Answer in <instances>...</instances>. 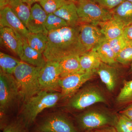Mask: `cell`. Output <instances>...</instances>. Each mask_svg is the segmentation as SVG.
Here are the masks:
<instances>
[{"label":"cell","instance_id":"obj_1","mask_svg":"<svg viewBox=\"0 0 132 132\" xmlns=\"http://www.w3.org/2000/svg\"><path fill=\"white\" fill-rule=\"evenodd\" d=\"M47 46L43 55L47 61H59L73 55L85 53L79 38V26L48 32Z\"/></svg>","mask_w":132,"mask_h":132},{"label":"cell","instance_id":"obj_2","mask_svg":"<svg viewBox=\"0 0 132 132\" xmlns=\"http://www.w3.org/2000/svg\"><path fill=\"white\" fill-rule=\"evenodd\" d=\"M62 98L61 92L41 90L24 103L21 118L28 127L43 111L55 106Z\"/></svg>","mask_w":132,"mask_h":132},{"label":"cell","instance_id":"obj_3","mask_svg":"<svg viewBox=\"0 0 132 132\" xmlns=\"http://www.w3.org/2000/svg\"><path fill=\"white\" fill-rule=\"evenodd\" d=\"M42 68L21 61L13 75L16 80L23 103L41 91L39 76Z\"/></svg>","mask_w":132,"mask_h":132},{"label":"cell","instance_id":"obj_4","mask_svg":"<svg viewBox=\"0 0 132 132\" xmlns=\"http://www.w3.org/2000/svg\"><path fill=\"white\" fill-rule=\"evenodd\" d=\"M21 95L18 84L13 75L0 71V111L1 115L10 111Z\"/></svg>","mask_w":132,"mask_h":132},{"label":"cell","instance_id":"obj_5","mask_svg":"<svg viewBox=\"0 0 132 132\" xmlns=\"http://www.w3.org/2000/svg\"><path fill=\"white\" fill-rule=\"evenodd\" d=\"M77 11L80 23L97 25L112 18L111 10L106 9L92 0H78Z\"/></svg>","mask_w":132,"mask_h":132},{"label":"cell","instance_id":"obj_6","mask_svg":"<svg viewBox=\"0 0 132 132\" xmlns=\"http://www.w3.org/2000/svg\"><path fill=\"white\" fill-rule=\"evenodd\" d=\"M106 99L99 88L86 87L76 93L68 103V106L75 110H82L98 103H105Z\"/></svg>","mask_w":132,"mask_h":132},{"label":"cell","instance_id":"obj_7","mask_svg":"<svg viewBox=\"0 0 132 132\" xmlns=\"http://www.w3.org/2000/svg\"><path fill=\"white\" fill-rule=\"evenodd\" d=\"M35 132H78L70 120L60 113L46 116L36 126Z\"/></svg>","mask_w":132,"mask_h":132},{"label":"cell","instance_id":"obj_8","mask_svg":"<svg viewBox=\"0 0 132 132\" xmlns=\"http://www.w3.org/2000/svg\"><path fill=\"white\" fill-rule=\"evenodd\" d=\"M60 67L59 61H47L41 69L39 81L42 90L49 92H58L60 89Z\"/></svg>","mask_w":132,"mask_h":132},{"label":"cell","instance_id":"obj_9","mask_svg":"<svg viewBox=\"0 0 132 132\" xmlns=\"http://www.w3.org/2000/svg\"><path fill=\"white\" fill-rule=\"evenodd\" d=\"M95 72L80 71L61 78L60 87L62 98H71L88 81L94 76Z\"/></svg>","mask_w":132,"mask_h":132},{"label":"cell","instance_id":"obj_10","mask_svg":"<svg viewBox=\"0 0 132 132\" xmlns=\"http://www.w3.org/2000/svg\"><path fill=\"white\" fill-rule=\"evenodd\" d=\"M79 38L85 53L95 48L105 38L98 26L89 23L79 25Z\"/></svg>","mask_w":132,"mask_h":132},{"label":"cell","instance_id":"obj_11","mask_svg":"<svg viewBox=\"0 0 132 132\" xmlns=\"http://www.w3.org/2000/svg\"><path fill=\"white\" fill-rule=\"evenodd\" d=\"M77 121L81 128L89 131L109 126L112 120L106 114L98 111H91L78 116Z\"/></svg>","mask_w":132,"mask_h":132},{"label":"cell","instance_id":"obj_12","mask_svg":"<svg viewBox=\"0 0 132 132\" xmlns=\"http://www.w3.org/2000/svg\"><path fill=\"white\" fill-rule=\"evenodd\" d=\"M0 42L2 47L20 58L23 47V38L12 29L0 27Z\"/></svg>","mask_w":132,"mask_h":132},{"label":"cell","instance_id":"obj_13","mask_svg":"<svg viewBox=\"0 0 132 132\" xmlns=\"http://www.w3.org/2000/svg\"><path fill=\"white\" fill-rule=\"evenodd\" d=\"M7 27L22 38L27 39L30 32L25 25L8 6L1 9L0 27Z\"/></svg>","mask_w":132,"mask_h":132},{"label":"cell","instance_id":"obj_14","mask_svg":"<svg viewBox=\"0 0 132 132\" xmlns=\"http://www.w3.org/2000/svg\"><path fill=\"white\" fill-rule=\"evenodd\" d=\"M47 15L40 4L37 3L34 4L31 7V15L26 26L29 32L47 35L48 32L45 26Z\"/></svg>","mask_w":132,"mask_h":132},{"label":"cell","instance_id":"obj_15","mask_svg":"<svg viewBox=\"0 0 132 132\" xmlns=\"http://www.w3.org/2000/svg\"><path fill=\"white\" fill-rule=\"evenodd\" d=\"M20 59L21 61L41 68L46 63L43 54L31 48L26 38H23L22 53Z\"/></svg>","mask_w":132,"mask_h":132},{"label":"cell","instance_id":"obj_16","mask_svg":"<svg viewBox=\"0 0 132 132\" xmlns=\"http://www.w3.org/2000/svg\"><path fill=\"white\" fill-rule=\"evenodd\" d=\"M101 80L110 92L115 89L118 81L117 70L113 67L102 62L96 71Z\"/></svg>","mask_w":132,"mask_h":132},{"label":"cell","instance_id":"obj_17","mask_svg":"<svg viewBox=\"0 0 132 132\" xmlns=\"http://www.w3.org/2000/svg\"><path fill=\"white\" fill-rule=\"evenodd\" d=\"M97 26L107 40L113 39L122 36L125 27L113 18L108 20L99 22Z\"/></svg>","mask_w":132,"mask_h":132},{"label":"cell","instance_id":"obj_18","mask_svg":"<svg viewBox=\"0 0 132 132\" xmlns=\"http://www.w3.org/2000/svg\"><path fill=\"white\" fill-rule=\"evenodd\" d=\"M54 14L64 20L69 27H76L79 26V19L77 6L74 2H69Z\"/></svg>","mask_w":132,"mask_h":132},{"label":"cell","instance_id":"obj_19","mask_svg":"<svg viewBox=\"0 0 132 132\" xmlns=\"http://www.w3.org/2000/svg\"><path fill=\"white\" fill-rule=\"evenodd\" d=\"M112 18L124 27L132 24V3L124 1L111 10Z\"/></svg>","mask_w":132,"mask_h":132},{"label":"cell","instance_id":"obj_20","mask_svg":"<svg viewBox=\"0 0 132 132\" xmlns=\"http://www.w3.org/2000/svg\"><path fill=\"white\" fill-rule=\"evenodd\" d=\"M79 61L81 71L95 72L96 73L102 62L98 54L94 49L81 54L80 56Z\"/></svg>","mask_w":132,"mask_h":132},{"label":"cell","instance_id":"obj_21","mask_svg":"<svg viewBox=\"0 0 132 132\" xmlns=\"http://www.w3.org/2000/svg\"><path fill=\"white\" fill-rule=\"evenodd\" d=\"M80 55H73L63 58L59 61L60 67L61 78L81 71Z\"/></svg>","mask_w":132,"mask_h":132},{"label":"cell","instance_id":"obj_22","mask_svg":"<svg viewBox=\"0 0 132 132\" xmlns=\"http://www.w3.org/2000/svg\"><path fill=\"white\" fill-rule=\"evenodd\" d=\"M7 6L26 27L31 15V7L26 4L22 0H9Z\"/></svg>","mask_w":132,"mask_h":132},{"label":"cell","instance_id":"obj_23","mask_svg":"<svg viewBox=\"0 0 132 132\" xmlns=\"http://www.w3.org/2000/svg\"><path fill=\"white\" fill-rule=\"evenodd\" d=\"M94 49L97 52L102 62L111 65L117 62L116 55L105 38Z\"/></svg>","mask_w":132,"mask_h":132},{"label":"cell","instance_id":"obj_24","mask_svg":"<svg viewBox=\"0 0 132 132\" xmlns=\"http://www.w3.org/2000/svg\"><path fill=\"white\" fill-rule=\"evenodd\" d=\"M27 40L29 45L31 48L43 54L47 46V35L30 32L28 35Z\"/></svg>","mask_w":132,"mask_h":132},{"label":"cell","instance_id":"obj_25","mask_svg":"<svg viewBox=\"0 0 132 132\" xmlns=\"http://www.w3.org/2000/svg\"><path fill=\"white\" fill-rule=\"evenodd\" d=\"M21 61L20 59L2 52L0 53L1 71L5 73L13 75L15 69Z\"/></svg>","mask_w":132,"mask_h":132},{"label":"cell","instance_id":"obj_26","mask_svg":"<svg viewBox=\"0 0 132 132\" xmlns=\"http://www.w3.org/2000/svg\"><path fill=\"white\" fill-rule=\"evenodd\" d=\"M116 101L119 105L132 104V80L124 81L123 87L116 97Z\"/></svg>","mask_w":132,"mask_h":132},{"label":"cell","instance_id":"obj_27","mask_svg":"<svg viewBox=\"0 0 132 132\" xmlns=\"http://www.w3.org/2000/svg\"><path fill=\"white\" fill-rule=\"evenodd\" d=\"M45 26L48 32L69 26L64 20L54 13L48 14Z\"/></svg>","mask_w":132,"mask_h":132},{"label":"cell","instance_id":"obj_28","mask_svg":"<svg viewBox=\"0 0 132 132\" xmlns=\"http://www.w3.org/2000/svg\"><path fill=\"white\" fill-rule=\"evenodd\" d=\"M67 0H40V5L47 14L54 13L69 2Z\"/></svg>","mask_w":132,"mask_h":132},{"label":"cell","instance_id":"obj_29","mask_svg":"<svg viewBox=\"0 0 132 132\" xmlns=\"http://www.w3.org/2000/svg\"><path fill=\"white\" fill-rule=\"evenodd\" d=\"M114 124L118 132H132V120L122 114L118 116Z\"/></svg>","mask_w":132,"mask_h":132},{"label":"cell","instance_id":"obj_30","mask_svg":"<svg viewBox=\"0 0 132 132\" xmlns=\"http://www.w3.org/2000/svg\"><path fill=\"white\" fill-rule=\"evenodd\" d=\"M2 128L3 132H29L28 127L21 118L10 121Z\"/></svg>","mask_w":132,"mask_h":132},{"label":"cell","instance_id":"obj_31","mask_svg":"<svg viewBox=\"0 0 132 132\" xmlns=\"http://www.w3.org/2000/svg\"><path fill=\"white\" fill-rule=\"evenodd\" d=\"M116 61L127 65L132 63V45L128 46L123 48L116 56Z\"/></svg>","mask_w":132,"mask_h":132},{"label":"cell","instance_id":"obj_32","mask_svg":"<svg viewBox=\"0 0 132 132\" xmlns=\"http://www.w3.org/2000/svg\"><path fill=\"white\" fill-rule=\"evenodd\" d=\"M107 41L116 56L123 48L129 46L122 36L115 39Z\"/></svg>","mask_w":132,"mask_h":132},{"label":"cell","instance_id":"obj_33","mask_svg":"<svg viewBox=\"0 0 132 132\" xmlns=\"http://www.w3.org/2000/svg\"><path fill=\"white\" fill-rule=\"evenodd\" d=\"M106 9L110 10L115 8L125 0H92Z\"/></svg>","mask_w":132,"mask_h":132},{"label":"cell","instance_id":"obj_34","mask_svg":"<svg viewBox=\"0 0 132 132\" xmlns=\"http://www.w3.org/2000/svg\"><path fill=\"white\" fill-rule=\"evenodd\" d=\"M122 36L129 46L132 45V24L125 27Z\"/></svg>","mask_w":132,"mask_h":132},{"label":"cell","instance_id":"obj_35","mask_svg":"<svg viewBox=\"0 0 132 132\" xmlns=\"http://www.w3.org/2000/svg\"><path fill=\"white\" fill-rule=\"evenodd\" d=\"M120 113L124 114L132 120V104L128 105Z\"/></svg>","mask_w":132,"mask_h":132},{"label":"cell","instance_id":"obj_36","mask_svg":"<svg viewBox=\"0 0 132 132\" xmlns=\"http://www.w3.org/2000/svg\"><path fill=\"white\" fill-rule=\"evenodd\" d=\"M94 132H118L114 127L108 126L95 129Z\"/></svg>","mask_w":132,"mask_h":132},{"label":"cell","instance_id":"obj_37","mask_svg":"<svg viewBox=\"0 0 132 132\" xmlns=\"http://www.w3.org/2000/svg\"><path fill=\"white\" fill-rule=\"evenodd\" d=\"M40 0H22L24 3L31 7L33 4H35L36 2H39Z\"/></svg>","mask_w":132,"mask_h":132},{"label":"cell","instance_id":"obj_38","mask_svg":"<svg viewBox=\"0 0 132 132\" xmlns=\"http://www.w3.org/2000/svg\"><path fill=\"white\" fill-rule=\"evenodd\" d=\"M9 0H0V8L1 9L7 5Z\"/></svg>","mask_w":132,"mask_h":132},{"label":"cell","instance_id":"obj_39","mask_svg":"<svg viewBox=\"0 0 132 132\" xmlns=\"http://www.w3.org/2000/svg\"><path fill=\"white\" fill-rule=\"evenodd\" d=\"M67 1H68L71 2H74L76 1H78V0H67Z\"/></svg>","mask_w":132,"mask_h":132},{"label":"cell","instance_id":"obj_40","mask_svg":"<svg viewBox=\"0 0 132 132\" xmlns=\"http://www.w3.org/2000/svg\"><path fill=\"white\" fill-rule=\"evenodd\" d=\"M130 71L132 72V63L131 64V67H130Z\"/></svg>","mask_w":132,"mask_h":132},{"label":"cell","instance_id":"obj_41","mask_svg":"<svg viewBox=\"0 0 132 132\" xmlns=\"http://www.w3.org/2000/svg\"><path fill=\"white\" fill-rule=\"evenodd\" d=\"M86 132H94L93 131H92V130H89V131H86Z\"/></svg>","mask_w":132,"mask_h":132},{"label":"cell","instance_id":"obj_42","mask_svg":"<svg viewBox=\"0 0 132 132\" xmlns=\"http://www.w3.org/2000/svg\"><path fill=\"white\" fill-rule=\"evenodd\" d=\"M126 1H129L130 2L132 3V0H126Z\"/></svg>","mask_w":132,"mask_h":132}]
</instances>
